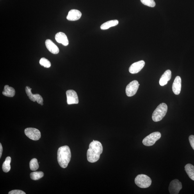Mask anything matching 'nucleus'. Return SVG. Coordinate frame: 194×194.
<instances>
[{
  "mask_svg": "<svg viewBox=\"0 0 194 194\" xmlns=\"http://www.w3.org/2000/svg\"><path fill=\"white\" fill-rule=\"evenodd\" d=\"M102 151L103 147L101 142L93 140L89 146L87 154L88 160L91 163L97 161L99 159Z\"/></svg>",
  "mask_w": 194,
  "mask_h": 194,
  "instance_id": "nucleus-1",
  "label": "nucleus"
},
{
  "mask_svg": "<svg viewBox=\"0 0 194 194\" xmlns=\"http://www.w3.org/2000/svg\"><path fill=\"white\" fill-rule=\"evenodd\" d=\"M71 157V152L68 146H63L59 148L57 152V160L59 165L61 168H65L67 167Z\"/></svg>",
  "mask_w": 194,
  "mask_h": 194,
  "instance_id": "nucleus-2",
  "label": "nucleus"
},
{
  "mask_svg": "<svg viewBox=\"0 0 194 194\" xmlns=\"http://www.w3.org/2000/svg\"><path fill=\"white\" fill-rule=\"evenodd\" d=\"M168 106L164 103L159 105L154 111L152 115V119L154 122H157L161 120L167 113Z\"/></svg>",
  "mask_w": 194,
  "mask_h": 194,
  "instance_id": "nucleus-3",
  "label": "nucleus"
},
{
  "mask_svg": "<svg viewBox=\"0 0 194 194\" xmlns=\"http://www.w3.org/2000/svg\"><path fill=\"white\" fill-rule=\"evenodd\" d=\"M134 182L137 186L142 188L149 187L152 183L151 179L147 175L143 174L137 176Z\"/></svg>",
  "mask_w": 194,
  "mask_h": 194,
  "instance_id": "nucleus-4",
  "label": "nucleus"
},
{
  "mask_svg": "<svg viewBox=\"0 0 194 194\" xmlns=\"http://www.w3.org/2000/svg\"><path fill=\"white\" fill-rule=\"evenodd\" d=\"M161 134L158 132H154L146 137L142 141L144 145L147 147L153 145L157 141L161 138Z\"/></svg>",
  "mask_w": 194,
  "mask_h": 194,
  "instance_id": "nucleus-5",
  "label": "nucleus"
},
{
  "mask_svg": "<svg viewBox=\"0 0 194 194\" xmlns=\"http://www.w3.org/2000/svg\"><path fill=\"white\" fill-rule=\"evenodd\" d=\"M25 135L29 139L34 141H37L41 136L40 132L38 129L33 128H28L25 130Z\"/></svg>",
  "mask_w": 194,
  "mask_h": 194,
  "instance_id": "nucleus-6",
  "label": "nucleus"
},
{
  "mask_svg": "<svg viewBox=\"0 0 194 194\" xmlns=\"http://www.w3.org/2000/svg\"><path fill=\"white\" fill-rule=\"evenodd\" d=\"M139 84L138 81L134 80L131 82L128 85L125 90L126 95L128 97H131L136 94L138 90Z\"/></svg>",
  "mask_w": 194,
  "mask_h": 194,
  "instance_id": "nucleus-7",
  "label": "nucleus"
},
{
  "mask_svg": "<svg viewBox=\"0 0 194 194\" xmlns=\"http://www.w3.org/2000/svg\"><path fill=\"white\" fill-rule=\"evenodd\" d=\"M182 188L181 183L178 180L175 179L170 182L169 186V191L171 194H178Z\"/></svg>",
  "mask_w": 194,
  "mask_h": 194,
  "instance_id": "nucleus-8",
  "label": "nucleus"
},
{
  "mask_svg": "<svg viewBox=\"0 0 194 194\" xmlns=\"http://www.w3.org/2000/svg\"><path fill=\"white\" fill-rule=\"evenodd\" d=\"M67 104L69 105L78 104L79 100L76 91L74 90H68L66 92Z\"/></svg>",
  "mask_w": 194,
  "mask_h": 194,
  "instance_id": "nucleus-9",
  "label": "nucleus"
},
{
  "mask_svg": "<svg viewBox=\"0 0 194 194\" xmlns=\"http://www.w3.org/2000/svg\"><path fill=\"white\" fill-rule=\"evenodd\" d=\"M32 88L29 86H26L25 91L26 94L29 97V99L32 101L37 102L38 104H41L43 103V98L40 95L38 94H34L31 92Z\"/></svg>",
  "mask_w": 194,
  "mask_h": 194,
  "instance_id": "nucleus-10",
  "label": "nucleus"
},
{
  "mask_svg": "<svg viewBox=\"0 0 194 194\" xmlns=\"http://www.w3.org/2000/svg\"><path fill=\"white\" fill-rule=\"evenodd\" d=\"M145 65V62L143 61H140L134 63L130 66L129 70L132 74H136L140 72Z\"/></svg>",
  "mask_w": 194,
  "mask_h": 194,
  "instance_id": "nucleus-11",
  "label": "nucleus"
},
{
  "mask_svg": "<svg viewBox=\"0 0 194 194\" xmlns=\"http://www.w3.org/2000/svg\"><path fill=\"white\" fill-rule=\"evenodd\" d=\"M181 77L177 76L176 77L173 84L172 90L175 94L178 95L181 89Z\"/></svg>",
  "mask_w": 194,
  "mask_h": 194,
  "instance_id": "nucleus-12",
  "label": "nucleus"
},
{
  "mask_svg": "<svg viewBox=\"0 0 194 194\" xmlns=\"http://www.w3.org/2000/svg\"><path fill=\"white\" fill-rule=\"evenodd\" d=\"M81 16L80 11L76 10H72L68 13L67 19L70 21H75L80 19Z\"/></svg>",
  "mask_w": 194,
  "mask_h": 194,
  "instance_id": "nucleus-13",
  "label": "nucleus"
},
{
  "mask_svg": "<svg viewBox=\"0 0 194 194\" xmlns=\"http://www.w3.org/2000/svg\"><path fill=\"white\" fill-rule=\"evenodd\" d=\"M46 47L48 51L51 53L56 54L59 53V49L57 46L50 39H47L45 42Z\"/></svg>",
  "mask_w": 194,
  "mask_h": 194,
  "instance_id": "nucleus-14",
  "label": "nucleus"
},
{
  "mask_svg": "<svg viewBox=\"0 0 194 194\" xmlns=\"http://www.w3.org/2000/svg\"><path fill=\"white\" fill-rule=\"evenodd\" d=\"M55 39L57 42L65 46L69 44V42L67 36L63 33L59 32L57 33L56 35Z\"/></svg>",
  "mask_w": 194,
  "mask_h": 194,
  "instance_id": "nucleus-15",
  "label": "nucleus"
},
{
  "mask_svg": "<svg viewBox=\"0 0 194 194\" xmlns=\"http://www.w3.org/2000/svg\"><path fill=\"white\" fill-rule=\"evenodd\" d=\"M172 77V72L170 70H166L164 74L161 76L159 81L160 84L161 86H164L167 84L168 81Z\"/></svg>",
  "mask_w": 194,
  "mask_h": 194,
  "instance_id": "nucleus-16",
  "label": "nucleus"
},
{
  "mask_svg": "<svg viewBox=\"0 0 194 194\" xmlns=\"http://www.w3.org/2000/svg\"><path fill=\"white\" fill-rule=\"evenodd\" d=\"M2 93L5 96L13 97L15 94V90L13 88L6 85L4 86V90Z\"/></svg>",
  "mask_w": 194,
  "mask_h": 194,
  "instance_id": "nucleus-17",
  "label": "nucleus"
},
{
  "mask_svg": "<svg viewBox=\"0 0 194 194\" xmlns=\"http://www.w3.org/2000/svg\"><path fill=\"white\" fill-rule=\"evenodd\" d=\"M118 23V20H109V21H107L102 24L100 26V28L102 30H106V29L110 28L111 27L117 25Z\"/></svg>",
  "mask_w": 194,
  "mask_h": 194,
  "instance_id": "nucleus-18",
  "label": "nucleus"
},
{
  "mask_svg": "<svg viewBox=\"0 0 194 194\" xmlns=\"http://www.w3.org/2000/svg\"><path fill=\"white\" fill-rule=\"evenodd\" d=\"M185 170L189 178L194 181V166L190 164H187L185 166Z\"/></svg>",
  "mask_w": 194,
  "mask_h": 194,
  "instance_id": "nucleus-19",
  "label": "nucleus"
},
{
  "mask_svg": "<svg viewBox=\"0 0 194 194\" xmlns=\"http://www.w3.org/2000/svg\"><path fill=\"white\" fill-rule=\"evenodd\" d=\"M11 161V157L8 156L6 157L5 161L2 165V169L3 172L5 173H7L10 171L11 169L10 163Z\"/></svg>",
  "mask_w": 194,
  "mask_h": 194,
  "instance_id": "nucleus-20",
  "label": "nucleus"
},
{
  "mask_svg": "<svg viewBox=\"0 0 194 194\" xmlns=\"http://www.w3.org/2000/svg\"><path fill=\"white\" fill-rule=\"evenodd\" d=\"M44 176V173L42 172H35L31 173L30 175L32 179L36 181L40 179Z\"/></svg>",
  "mask_w": 194,
  "mask_h": 194,
  "instance_id": "nucleus-21",
  "label": "nucleus"
},
{
  "mask_svg": "<svg viewBox=\"0 0 194 194\" xmlns=\"http://www.w3.org/2000/svg\"><path fill=\"white\" fill-rule=\"evenodd\" d=\"M29 168L32 171H36L38 169L39 164L37 159L34 158L31 160L29 162Z\"/></svg>",
  "mask_w": 194,
  "mask_h": 194,
  "instance_id": "nucleus-22",
  "label": "nucleus"
},
{
  "mask_svg": "<svg viewBox=\"0 0 194 194\" xmlns=\"http://www.w3.org/2000/svg\"><path fill=\"white\" fill-rule=\"evenodd\" d=\"M40 65L45 68H49L51 67V64L50 61L48 59L45 58H42L40 61Z\"/></svg>",
  "mask_w": 194,
  "mask_h": 194,
  "instance_id": "nucleus-23",
  "label": "nucleus"
},
{
  "mask_svg": "<svg viewBox=\"0 0 194 194\" xmlns=\"http://www.w3.org/2000/svg\"><path fill=\"white\" fill-rule=\"evenodd\" d=\"M141 1L144 5L151 7H154L156 5L154 0H141Z\"/></svg>",
  "mask_w": 194,
  "mask_h": 194,
  "instance_id": "nucleus-24",
  "label": "nucleus"
},
{
  "mask_svg": "<svg viewBox=\"0 0 194 194\" xmlns=\"http://www.w3.org/2000/svg\"><path fill=\"white\" fill-rule=\"evenodd\" d=\"M9 194H26L23 191L20 190H14L10 192Z\"/></svg>",
  "mask_w": 194,
  "mask_h": 194,
  "instance_id": "nucleus-25",
  "label": "nucleus"
},
{
  "mask_svg": "<svg viewBox=\"0 0 194 194\" xmlns=\"http://www.w3.org/2000/svg\"><path fill=\"white\" fill-rule=\"evenodd\" d=\"M189 140L192 147L194 150V136L191 135L189 136Z\"/></svg>",
  "mask_w": 194,
  "mask_h": 194,
  "instance_id": "nucleus-26",
  "label": "nucleus"
},
{
  "mask_svg": "<svg viewBox=\"0 0 194 194\" xmlns=\"http://www.w3.org/2000/svg\"><path fill=\"white\" fill-rule=\"evenodd\" d=\"M3 147H2V144L0 143V158L1 157L2 152H3Z\"/></svg>",
  "mask_w": 194,
  "mask_h": 194,
  "instance_id": "nucleus-27",
  "label": "nucleus"
}]
</instances>
